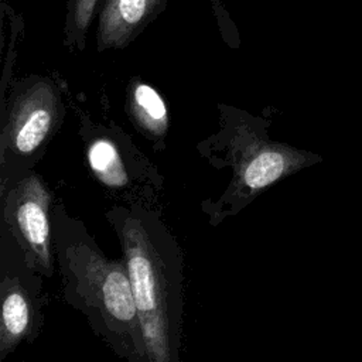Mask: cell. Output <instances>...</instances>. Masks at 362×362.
<instances>
[{
  "mask_svg": "<svg viewBox=\"0 0 362 362\" xmlns=\"http://www.w3.org/2000/svg\"><path fill=\"white\" fill-rule=\"evenodd\" d=\"M106 219L122 246L147 362H178L184 314L182 249L160 214L141 201L115 204Z\"/></svg>",
  "mask_w": 362,
  "mask_h": 362,
  "instance_id": "cell-1",
  "label": "cell"
},
{
  "mask_svg": "<svg viewBox=\"0 0 362 362\" xmlns=\"http://www.w3.org/2000/svg\"><path fill=\"white\" fill-rule=\"evenodd\" d=\"M54 253L65 300L79 310L110 349L130 362H147L141 322L124 260L99 249L83 223L62 205L51 211Z\"/></svg>",
  "mask_w": 362,
  "mask_h": 362,
  "instance_id": "cell-2",
  "label": "cell"
},
{
  "mask_svg": "<svg viewBox=\"0 0 362 362\" xmlns=\"http://www.w3.org/2000/svg\"><path fill=\"white\" fill-rule=\"evenodd\" d=\"M221 130L199 144L208 160L222 158L232 170L230 181L214 204H205L211 223H218L247 205L264 189L307 164L308 156L272 141L264 124L243 112L221 106Z\"/></svg>",
  "mask_w": 362,
  "mask_h": 362,
  "instance_id": "cell-3",
  "label": "cell"
},
{
  "mask_svg": "<svg viewBox=\"0 0 362 362\" xmlns=\"http://www.w3.org/2000/svg\"><path fill=\"white\" fill-rule=\"evenodd\" d=\"M62 115L59 92L48 78L31 76L17 85L1 133V157L16 161L37 160L58 127Z\"/></svg>",
  "mask_w": 362,
  "mask_h": 362,
  "instance_id": "cell-4",
  "label": "cell"
},
{
  "mask_svg": "<svg viewBox=\"0 0 362 362\" xmlns=\"http://www.w3.org/2000/svg\"><path fill=\"white\" fill-rule=\"evenodd\" d=\"M3 218L25 263L37 273L52 276V198L47 184L34 173L13 182L3 194Z\"/></svg>",
  "mask_w": 362,
  "mask_h": 362,
  "instance_id": "cell-5",
  "label": "cell"
},
{
  "mask_svg": "<svg viewBox=\"0 0 362 362\" xmlns=\"http://www.w3.org/2000/svg\"><path fill=\"white\" fill-rule=\"evenodd\" d=\"M168 0H105L99 13L96 48L120 49L164 10Z\"/></svg>",
  "mask_w": 362,
  "mask_h": 362,
  "instance_id": "cell-6",
  "label": "cell"
},
{
  "mask_svg": "<svg viewBox=\"0 0 362 362\" xmlns=\"http://www.w3.org/2000/svg\"><path fill=\"white\" fill-rule=\"evenodd\" d=\"M0 294V359H4L18 344L34 337L35 321L41 314L37 297L18 273L3 272Z\"/></svg>",
  "mask_w": 362,
  "mask_h": 362,
  "instance_id": "cell-7",
  "label": "cell"
},
{
  "mask_svg": "<svg viewBox=\"0 0 362 362\" xmlns=\"http://www.w3.org/2000/svg\"><path fill=\"white\" fill-rule=\"evenodd\" d=\"M127 112L134 126L154 143L156 148H163L170 127V115L160 92L139 78H133L127 88Z\"/></svg>",
  "mask_w": 362,
  "mask_h": 362,
  "instance_id": "cell-8",
  "label": "cell"
},
{
  "mask_svg": "<svg viewBox=\"0 0 362 362\" xmlns=\"http://www.w3.org/2000/svg\"><path fill=\"white\" fill-rule=\"evenodd\" d=\"M113 136L95 134L89 137L86 161L90 173L102 185L113 191L130 189L134 185L133 170L124 158L120 143Z\"/></svg>",
  "mask_w": 362,
  "mask_h": 362,
  "instance_id": "cell-9",
  "label": "cell"
},
{
  "mask_svg": "<svg viewBox=\"0 0 362 362\" xmlns=\"http://www.w3.org/2000/svg\"><path fill=\"white\" fill-rule=\"evenodd\" d=\"M99 0H66L65 45L82 51Z\"/></svg>",
  "mask_w": 362,
  "mask_h": 362,
  "instance_id": "cell-10",
  "label": "cell"
}]
</instances>
